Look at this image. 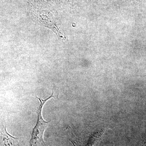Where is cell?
<instances>
[{
    "label": "cell",
    "mask_w": 146,
    "mask_h": 146,
    "mask_svg": "<svg viewBox=\"0 0 146 146\" xmlns=\"http://www.w3.org/2000/svg\"><path fill=\"white\" fill-rule=\"evenodd\" d=\"M53 96V93L51 96L43 100L36 97L40 101V104L37 110V121L36 125L33 129L30 141V146H45V142L43 139V135L45 129L48 126V123L49 121H46L42 117V110L43 106L48 100L50 99Z\"/></svg>",
    "instance_id": "6da1fadb"
},
{
    "label": "cell",
    "mask_w": 146,
    "mask_h": 146,
    "mask_svg": "<svg viewBox=\"0 0 146 146\" xmlns=\"http://www.w3.org/2000/svg\"><path fill=\"white\" fill-rule=\"evenodd\" d=\"M0 146H20L18 138L9 134L3 125H0Z\"/></svg>",
    "instance_id": "7a4b0ae2"
},
{
    "label": "cell",
    "mask_w": 146,
    "mask_h": 146,
    "mask_svg": "<svg viewBox=\"0 0 146 146\" xmlns=\"http://www.w3.org/2000/svg\"><path fill=\"white\" fill-rule=\"evenodd\" d=\"M106 130L104 129L99 131L92 134L86 146H98L103 138Z\"/></svg>",
    "instance_id": "3957f363"
},
{
    "label": "cell",
    "mask_w": 146,
    "mask_h": 146,
    "mask_svg": "<svg viewBox=\"0 0 146 146\" xmlns=\"http://www.w3.org/2000/svg\"><path fill=\"white\" fill-rule=\"evenodd\" d=\"M73 145H74V146H78V145L76 144V143L75 142H73V141H71Z\"/></svg>",
    "instance_id": "277c9868"
}]
</instances>
